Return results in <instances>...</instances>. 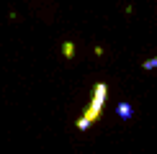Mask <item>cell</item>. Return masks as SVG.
Listing matches in <instances>:
<instances>
[{
  "mask_svg": "<svg viewBox=\"0 0 157 154\" xmlns=\"http://www.w3.org/2000/svg\"><path fill=\"white\" fill-rule=\"evenodd\" d=\"M108 98V87L103 85V82H95L93 85V98H90V108L98 113H103V103Z\"/></svg>",
  "mask_w": 157,
  "mask_h": 154,
  "instance_id": "1",
  "label": "cell"
},
{
  "mask_svg": "<svg viewBox=\"0 0 157 154\" xmlns=\"http://www.w3.org/2000/svg\"><path fill=\"white\" fill-rule=\"evenodd\" d=\"M116 116H119L121 121H129L134 116V105L132 103H116Z\"/></svg>",
  "mask_w": 157,
  "mask_h": 154,
  "instance_id": "2",
  "label": "cell"
},
{
  "mask_svg": "<svg viewBox=\"0 0 157 154\" xmlns=\"http://www.w3.org/2000/svg\"><path fill=\"white\" fill-rule=\"evenodd\" d=\"M77 128H80V131H85V128H90V123L85 118H77Z\"/></svg>",
  "mask_w": 157,
  "mask_h": 154,
  "instance_id": "6",
  "label": "cell"
},
{
  "mask_svg": "<svg viewBox=\"0 0 157 154\" xmlns=\"http://www.w3.org/2000/svg\"><path fill=\"white\" fill-rule=\"evenodd\" d=\"M142 69H157V57H152V59L142 62Z\"/></svg>",
  "mask_w": 157,
  "mask_h": 154,
  "instance_id": "5",
  "label": "cell"
},
{
  "mask_svg": "<svg viewBox=\"0 0 157 154\" xmlns=\"http://www.w3.org/2000/svg\"><path fill=\"white\" fill-rule=\"evenodd\" d=\"M82 118L85 121H88V123H98V121H101V113H98V111H93V108H85V113H82Z\"/></svg>",
  "mask_w": 157,
  "mask_h": 154,
  "instance_id": "3",
  "label": "cell"
},
{
  "mask_svg": "<svg viewBox=\"0 0 157 154\" xmlns=\"http://www.w3.org/2000/svg\"><path fill=\"white\" fill-rule=\"evenodd\" d=\"M62 54H64V59H72V57H75V44L72 41H64L62 44Z\"/></svg>",
  "mask_w": 157,
  "mask_h": 154,
  "instance_id": "4",
  "label": "cell"
}]
</instances>
